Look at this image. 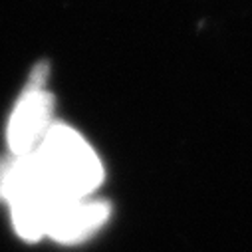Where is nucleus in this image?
Here are the masks:
<instances>
[{"label":"nucleus","instance_id":"obj_1","mask_svg":"<svg viewBox=\"0 0 252 252\" xmlns=\"http://www.w3.org/2000/svg\"><path fill=\"white\" fill-rule=\"evenodd\" d=\"M32 153L52 191L62 199H86L103 181V167L95 151L64 123H52Z\"/></svg>","mask_w":252,"mask_h":252},{"label":"nucleus","instance_id":"obj_3","mask_svg":"<svg viewBox=\"0 0 252 252\" xmlns=\"http://www.w3.org/2000/svg\"><path fill=\"white\" fill-rule=\"evenodd\" d=\"M109 217V205L92 197L64 199L48 209L44 234L58 242H82L94 234Z\"/></svg>","mask_w":252,"mask_h":252},{"label":"nucleus","instance_id":"obj_2","mask_svg":"<svg viewBox=\"0 0 252 252\" xmlns=\"http://www.w3.org/2000/svg\"><path fill=\"white\" fill-rule=\"evenodd\" d=\"M44 84L46 70L36 68L12 111L8 123V145L14 157L32 153L40 145L46 131L52 127L54 97L46 92Z\"/></svg>","mask_w":252,"mask_h":252}]
</instances>
